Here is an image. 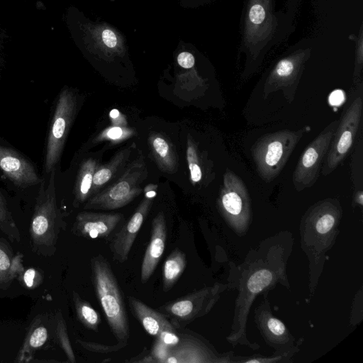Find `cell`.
<instances>
[{
  "mask_svg": "<svg viewBox=\"0 0 363 363\" xmlns=\"http://www.w3.org/2000/svg\"><path fill=\"white\" fill-rule=\"evenodd\" d=\"M94 290L108 324L120 343H128L130 336L128 318L122 292L108 262L98 255L91 259Z\"/></svg>",
  "mask_w": 363,
  "mask_h": 363,
  "instance_id": "6da1fadb",
  "label": "cell"
},
{
  "mask_svg": "<svg viewBox=\"0 0 363 363\" xmlns=\"http://www.w3.org/2000/svg\"><path fill=\"white\" fill-rule=\"evenodd\" d=\"M55 172V169L50 172L46 187L44 182H41L30 228L33 250L45 255L55 252L60 229L62 225L57 206Z\"/></svg>",
  "mask_w": 363,
  "mask_h": 363,
  "instance_id": "7a4b0ae2",
  "label": "cell"
},
{
  "mask_svg": "<svg viewBox=\"0 0 363 363\" xmlns=\"http://www.w3.org/2000/svg\"><path fill=\"white\" fill-rule=\"evenodd\" d=\"M306 128L265 135L253 145L252 157L260 178L269 183L281 172Z\"/></svg>",
  "mask_w": 363,
  "mask_h": 363,
  "instance_id": "3957f363",
  "label": "cell"
},
{
  "mask_svg": "<svg viewBox=\"0 0 363 363\" xmlns=\"http://www.w3.org/2000/svg\"><path fill=\"white\" fill-rule=\"evenodd\" d=\"M147 176L145 160L140 155L127 164L116 179L90 197L84 208L114 210L126 206L141 194V184Z\"/></svg>",
  "mask_w": 363,
  "mask_h": 363,
  "instance_id": "277c9868",
  "label": "cell"
},
{
  "mask_svg": "<svg viewBox=\"0 0 363 363\" xmlns=\"http://www.w3.org/2000/svg\"><path fill=\"white\" fill-rule=\"evenodd\" d=\"M77 99L73 91L62 89L57 98L47 138L44 169L46 174L55 169L76 116Z\"/></svg>",
  "mask_w": 363,
  "mask_h": 363,
  "instance_id": "5b68a950",
  "label": "cell"
},
{
  "mask_svg": "<svg viewBox=\"0 0 363 363\" xmlns=\"http://www.w3.org/2000/svg\"><path fill=\"white\" fill-rule=\"evenodd\" d=\"M338 123V120H335L328 124L300 157L292 176L293 184L297 191H302L315 184Z\"/></svg>",
  "mask_w": 363,
  "mask_h": 363,
  "instance_id": "8992f818",
  "label": "cell"
},
{
  "mask_svg": "<svg viewBox=\"0 0 363 363\" xmlns=\"http://www.w3.org/2000/svg\"><path fill=\"white\" fill-rule=\"evenodd\" d=\"M362 99L356 98L345 111L331 140L322 167L324 176L331 174L350 150L362 118Z\"/></svg>",
  "mask_w": 363,
  "mask_h": 363,
  "instance_id": "52a82bcc",
  "label": "cell"
},
{
  "mask_svg": "<svg viewBox=\"0 0 363 363\" xmlns=\"http://www.w3.org/2000/svg\"><path fill=\"white\" fill-rule=\"evenodd\" d=\"M303 63V59L301 56L286 57L279 61L264 83V98L281 90L286 100L292 101L301 77Z\"/></svg>",
  "mask_w": 363,
  "mask_h": 363,
  "instance_id": "ba28073f",
  "label": "cell"
},
{
  "mask_svg": "<svg viewBox=\"0 0 363 363\" xmlns=\"http://www.w3.org/2000/svg\"><path fill=\"white\" fill-rule=\"evenodd\" d=\"M153 199L145 196L129 220L116 234L111 242V251L115 260L125 262L134 241L152 205Z\"/></svg>",
  "mask_w": 363,
  "mask_h": 363,
  "instance_id": "9c48e42d",
  "label": "cell"
},
{
  "mask_svg": "<svg viewBox=\"0 0 363 363\" xmlns=\"http://www.w3.org/2000/svg\"><path fill=\"white\" fill-rule=\"evenodd\" d=\"M0 170L15 185L28 187L42 182L35 167L15 150L0 145Z\"/></svg>",
  "mask_w": 363,
  "mask_h": 363,
  "instance_id": "30bf717a",
  "label": "cell"
},
{
  "mask_svg": "<svg viewBox=\"0 0 363 363\" xmlns=\"http://www.w3.org/2000/svg\"><path fill=\"white\" fill-rule=\"evenodd\" d=\"M122 218L121 213L83 211L76 217L73 232L89 239L106 238L114 230Z\"/></svg>",
  "mask_w": 363,
  "mask_h": 363,
  "instance_id": "8fae6325",
  "label": "cell"
},
{
  "mask_svg": "<svg viewBox=\"0 0 363 363\" xmlns=\"http://www.w3.org/2000/svg\"><path fill=\"white\" fill-rule=\"evenodd\" d=\"M248 194L242 179L230 169L223 176L219 203L223 210L229 216L240 217L247 211Z\"/></svg>",
  "mask_w": 363,
  "mask_h": 363,
  "instance_id": "7c38bea8",
  "label": "cell"
},
{
  "mask_svg": "<svg viewBox=\"0 0 363 363\" xmlns=\"http://www.w3.org/2000/svg\"><path fill=\"white\" fill-rule=\"evenodd\" d=\"M167 239L164 214L159 212L152 222L151 237L141 265L140 279L144 284L152 275L163 255Z\"/></svg>",
  "mask_w": 363,
  "mask_h": 363,
  "instance_id": "4fadbf2b",
  "label": "cell"
},
{
  "mask_svg": "<svg viewBox=\"0 0 363 363\" xmlns=\"http://www.w3.org/2000/svg\"><path fill=\"white\" fill-rule=\"evenodd\" d=\"M134 147L135 144L133 143L120 150L108 163L97 167L94 174L90 197L110 184L122 174L128 164Z\"/></svg>",
  "mask_w": 363,
  "mask_h": 363,
  "instance_id": "5bb4252c",
  "label": "cell"
},
{
  "mask_svg": "<svg viewBox=\"0 0 363 363\" xmlns=\"http://www.w3.org/2000/svg\"><path fill=\"white\" fill-rule=\"evenodd\" d=\"M128 302L132 313L149 335L157 337L164 331L175 330L164 315L151 308L140 300L130 296Z\"/></svg>",
  "mask_w": 363,
  "mask_h": 363,
  "instance_id": "9a60e30c",
  "label": "cell"
},
{
  "mask_svg": "<svg viewBox=\"0 0 363 363\" xmlns=\"http://www.w3.org/2000/svg\"><path fill=\"white\" fill-rule=\"evenodd\" d=\"M147 141L151 155L160 169L168 174L176 172L179 167L178 157L170 140L162 133H152Z\"/></svg>",
  "mask_w": 363,
  "mask_h": 363,
  "instance_id": "2e32d148",
  "label": "cell"
},
{
  "mask_svg": "<svg viewBox=\"0 0 363 363\" xmlns=\"http://www.w3.org/2000/svg\"><path fill=\"white\" fill-rule=\"evenodd\" d=\"M98 166L96 160L91 157L81 164L74 188L77 206L86 202L90 197L94 174Z\"/></svg>",
  "mask_w": 363,
  "mask_h": 363,
  "instance_id": "e0dca14e",
  "label": "cell"
},
{
  "mask_svg": "<svg viewBox=\"0 0 363 363\" xmlns=\"http://www.w3.org/2000/svg\"><path fill=\"white\" fill-rule=\"evenodd\" d=\"M205 362L201 350L192 340L180 338L179 343L171 349L164 363H192Z\"/></svg>",
  "mask_w": 363,
  "mask_h": 363,
  "instance_id": "ac0fdd59",
  "label": "cell"
},
{
  "mask_svg": "<svg viewBox=\"0 0 363 363\" xmlns=\"http://www.w3.org/2000/svg\"><path fill=\"white\" fill-rule=\"evenodd\" d=\"M186 264V255L176 249L166 259L162 274V287L164 291H169L184 272Z\"/></svg>",
  "mask_w": 363,
  "mask_h": 363,
  "instance_id": "d6986e66",
  "label": "cell"
},
{
  "mask_svg": "<svg viewBox=\"0 0 363 363\" xmlns=\"http://www.w3.org/2000/svg\"><path fill=\"white\" fill-rule=\"evenodd\" d=\"M47 339V328L40 323L33 325L17 357V362L30 361L33 354L45 344Z\"/></svg>",
  "mask_w": 363,
  "mask_h": 363,
  "instance_id": "ffe728a7",
  "label": "cell"
},
{
  "mask_svg": "<svg viewBox=\"0 0 363 363\" xmlns=\"http://www.w3.org/2000/svg\"><path fill=\"white\" fill-rule=\"evenodd\" d=\"M23 270L20 259L13 258L9 247L0 240V287H6Z\"/></svg>",
  "mask_w": 363,
  "mask_h": 363,
  "instance_id": "44dd1931",
  "label": "cell"
},
{
  "mask_svg": "<svg viewBox=\"0 0 363 363\" xmlns=\"http://www.w3.org/2000/svg\"><path fill=\"white\" fill-rule=\"evenodd\" d=\"M73 301L76 313L79 321L88 329L98 331L101 323L99 313L86 301L73 291Z\"/></svg>",
  "mask_w": 363,
  "mask_h": 363,
  "instance_id": "7402d4cb",
  "label": "cell"
},
{
  "mask_svg": "<svg viewBox=\"0 0 363 363\" xmlns=\"http://www.w3.org/2000/svg\"><path fill=\"white\" fill-rule=\"evenodd\" d=\"M94 38L99 48L105 51L120 53L123 50L121 41L110 28H96Z\"/></svg>",
  "mask_w": 363,
  "mask_h": 363,
  "instance_id": "603a6c76",
  "label": "cell"
},
{
  "mask_svg": "<svg viewBox=\"0 0 363 363\" xmlns=\"http://www.w3.org/2000/svg\"><path fill=\"white\" fill-rule=\"evenodd\" d=\"M186 160L190 172V179L193 184L199 182L202 179V170L197 146L193 139L188 137L186 147Z\"/></svg>",
  "mask_w": 363,
  "mask_h": 363,
  "instance_id": "cb8c5ba5",
  "label": "cell"
},
{
  "mask_svg": "<svg viewBox=\"0 0 363 363\" xmlns=\"http://www.w3.org/2000/svg\"><path fill=\"white\" fill-rule=\"evenodd\" d=\"M133 128L126 125H114L104 129L95 138L96 142L110 141L112 143H121L135 135Z\"/></svg>",
  "mask_w": 363,
  "mask_h": 363,
  "instance_id": "d4e9b609",
  "label": "cell"
},
{
  "mask_svg": "<svg viewBox=\"0 0 363 363\" xmlns=\"http://www.w3.org/2000/svg\"><path fill=\"white\" fill-rule=\"evenodd\" d=\"M0 230L11 239L19 241V232L0 191Z\"/></svg>",
  "mask_w": 363,
  "mask_h": 363,
  "instance_id": "484cf974",
  "label": "cell"
},
{
  "mask_svg": "<svg viewBox=\"0 0 363 363\" xmlns=\"http://www.w3.org/2000/svg\"><path fill=\"white\" fill-rule=\"evenodd\" d=\"M272 280V273L267 269L255 272L249 279L247 288L253 294H257L268 286Z\"/></svg>",
  "mask_w": 363,
  "mask_h": 363,
  "instance_id": "4316f807",
  "label": "cell"
},
{
  "mask_svg": "<svg viewBox=\"0 0 363 363\" xmlns=\"http://www.w3.org/2000/svg\"><path fill=\"white\" fill-rule=\"evenodd\" d=\"M57 334L60 344L65 352L69 361L72 363H75V356L68 337L65 320L62 316L58 318Z\"/></svg>",
  "mask_w": 363,
  "mask_h": 363,
  "instance_id": "83f0119b",
  "label": "cell"
},
{
  "mask_svg": "<svg viewBox=\"0 0 363 363\" xmlns=\"http://www.w3.org/2000/svg\"><path fill=\"white\" fill-rule=\"evenodd\" d=\"M77 342L79 343L84 349L89 350L92 352L108 354L111 352H117L122 348L125 347L126 343H120L114 345H106L94 342H88L82 340H77Z\"/></svg>",
  "mask_w": 363,
  "mask_h": 363,
  "instance_id": "f1b7e54d",
  "label": "cell"
},
{
  "mask_svg": "<svg viewBox=\"0 0 363 363\" xmlns=\"http://www.w3.org/2000/svg\"><path fill=\"white\" fill-rule=\"evenodd\" d=\"M330 202H328L326 211L320 215L315 224V228L320 234H324L330 231L335 222V216L333 213L330 212L333 207L330 206Z\"/></svg>",
  "mask_w": 363,
  "mask_h": 363,
  "instance_id": "f546056e",
  "label": "cell"
},
{
  "mask_svg": "<svg viewBox=\"0 0 363 363\" xmlns=\"http://www.w3.org/2000/svg\"><path fill=\"white\" fill-rule=\"evenodd\" d=\"M170 350L171 349L168 346L156 337L151 355L153 357L156 362L164 363L168 357Z\"/></svg>",
  "mask_w": 363,
  "mask_h": 363,
  "instance_id": "4dcf8cb0",
  "label": "cell"
},
{
  "mask_svg": "<svg viewBox=\"0 0 363 363\" xmlns=\"http://www.w3.org/2000/svg\"><path fill=\"white\" fill-rule=\"evenodd\" d=\"M266 16V12L263 6L260 4H253L249 12V18L253 25L261 24Z\"/></svg>",
  "mask_w": 363,
  "mask_h": 363,
  "instance_id": "1f68e13d",
  "label": "cell"
},
{
  "mask_svg": "<svg viewBox=\"0 0 363 363\" xmlns=\"http://www.w3.org/2000/svg\"><path fill=\"white\" fill-rule=\"evenodd\" d=\"M157 338L160 339L164 344L172 349L176 346L179 340V336L175 330H166L162 332Z\"/></svg>",
  "mask_w": 363,
  "mask_h": 363,
  "instance_id": "d6a6232c",
  "label": "cell"
},
{
  "mask_svg": "<svg viewBox=\"0 0 363 363\" xmlns=\"http://www.w3.org/2000/svg\"><path fill=\"white\" fill-rule=\"evenodd\" d=\"M177 62L183 68L190 69L194 67L195 59L189 52H182L177 56Z\"/></svg>",
  "mask_w": 363,
  "mask_h": 363,
  "instance_id": "836d02e7",
  "label": "cell"
},
{
  "mask_svg": "<svg viewBox=\"0 0 363 363\" xmlns=\"http://www.w3.org/2000/svg\"><path fill=\"white\" fill-rule=\"evenodd\" d=\"M267 326L269 330L276 335H281L285 332L284 323L277 318H269Z\"/></svg>",
  "mask_w": 363,
  "mask_h": 363,
  "instance_id": "e575fe53",
  "label": "cell"
},
{
  "mask_svg": "<svg viewBox=\"0 0 363 363\" xmlns=\"http://www.w3.org/2000/svg\"><path fill=\"white\" fill-rule=\"evenodd\" d=\"M36 272L33 269L27 270L23 275V281L28 287H32L35 283Z\"/></svg>",
  "mask_w": 363,
  "mask_h": 363,
  "instance_id": "d590c367",
  "label": "cell"
},
{
  "mask_svg": "<svg viewBox=\"0 0 363 363\" xmlns=\"http://www.w3.org/2000/svg\"><path fill=\"white\" fill-rule=\"evenodd\" d=\"M344 100V96L341 91L337 90L330 96V102L333 105H339Z\"/></svg>",
  "mask_w": 363,
  "mask_h": 363,
  "instance_id": "8d00e7d4",
  "label": "cell"
},
{
  "mask_svg": "<svg viewBox=\"0 0 363 363\" xmlns=\"http://www.w3.org/2000/svg\"><path fill=\"white\" fill-rule=\"evenodd\" d=\"M357 201H358L361 205H362L363 199H362V191H359V192H358V194H357Z\"/></svg>",
  "mask_w": 363,
  "mask_h": 363,
  "instance_id": "74e56055",
  "label": "cell"
}]
</instances>
